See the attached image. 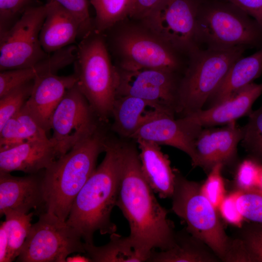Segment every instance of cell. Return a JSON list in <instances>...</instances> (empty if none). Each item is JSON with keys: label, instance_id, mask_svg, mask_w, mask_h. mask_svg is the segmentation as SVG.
<instances>
[{"label": "cell", "instance_id": "cell-21", "mask_svg": "<svg viewBox=\"0 0 262 262\" xmlns=\"http://www.w3.org/2000/svg\"><path fill=\"white\" fill-rule=\"evenodd\" d=\"M175 112L172 109L139 98L117 97L113 108V129L124 137L131 138L143 125L158 115Z\"/></svg>", "mask_w": 262, "mask_h": 262}, {"label": "cell", "instance_id": "cell-10", "mask_svg": "<svg viewBox=\"0 0 262 262\" xmlns=\"http://www.w3.org/2000/svg\"><path fill=\"white\" fill-rule=\"evenodd\" d=\"M46 4H31L7 30L0 33V71L30 66L50 54L43 49L40 32Z\"/></svg>", "mask_w": 262, "mask_h": 262}, {"label": "cell", "instance_id": "cell-25", "mask_svg": "<svg viewBox=\"0 0 262 262\" xmlns=\"http://www.w3.org/2000/svg\"><path fill=\"white\" fill-rule=\"evenodd\" d=\"M47 133L24 106L0 129V150L29 141L48 139Z\"/></svg>", "mask_w": 262, "mask_h": 262}, {"label": "cell", "instance_id": "cell-20", "mask_svg": "<svg viewBox=\"0 0 262 262\" xmlns=\"http://www.w3.org/2000/svg\"><path fill=\"white\" fill-rule=\"evenodd\" d=\"M47 14L39 35L44 50L50 54L72 45L80 38L77 19L54 0H47Z\"/></svg>", "mask_w": 262, "mask_h": 262}, {"label": "cell", "instance_id": "cell-2", "mask_svg": "<svg viewBox=\"0 0 262 262\" xmlns=\"http://www.w3.org/2000/svg\"><path fill=\"white\" fill-rule=\"evenodd\" d=\"M122 147L106 139L104 159L78 194L66 220L86 244H94L96 231L101 235L116 231L111 214L118 195Z\"/></svg>", "mask_w": 262, "mask_h": 262}, {"label": "cell", "instance_id": "cell-37", "mask_svg": "<svg viewBox=\"0 0 262 262\" xmlns=\"http://www.w3.org/2000/svg\"><path fill=\"white\" fill-rule=\"evenodd\" d=\"M237 192L225 196L218 208L223 217L229 223L241 226L244 219L236 204Z\"/></svg>", "mask_w": 262, "mask_h": 262}, {"label": "cell", "instance_id": "cell-18", "mask_svg": "<svg viewBox=\"0 0 262 262\" xmlns=\"http://www.w3.org/2000/svg\"><path fill=\"white\" fill-rule=\"evenodd\" d=\"M45 205L43 173L16 177L0 173V215L9 211L28 213Z\"/></svg>", "mask_w": 262, "mask_h": 262}, {"label": "cell", "instance_id": "cell-16", "mask_svg": "<svg viewBox=\"0 0 262 262\" xmlns=\"http://www.w3.org/2000/svg\"><path fill=\"white\" fill-rule=\"evenodd\" d=\"M262 94V83L253 82L223 101L182 116L187 123L200 128L225 125L251 113L252 106Z\"/></svg>", "mask_w": 262, "mask_h": 262}, {"label": "cell", "instance_id": "cell-29", "mask_svg": "<svg viewBox=\"0 0 262 262\" xmlns=\"http://www.w3.org/2000/svg\"><path fill=\"white\" fill-rule=\"evenodd\" d=\"M248 115L241 142L253 158L262 162V103Z\"/></svg>", "mask_w": 262, "mask_h": 262}, {"label": "cell", "instance_id": "cell-1", "mask_svg": "<svg viewBox=\"0 0 262 262\" xmlns=\"http://www.w3.org/2000/svg\"><path fill=\"white\" fill-rule=\"evenodd\" d=\"M154 192L143 175L137 149L123 145L116 206L129 223V238L150 255L155 248L171 247L175 238L168 211L159 203Z\"/></svg>", "mask_w": 262, "mask_h": 262}, {"label": "cell", "instance_id": "cell-23", "mask_svg": "<svg viewBox=\"0 0 262 262\" xmlns=\"http://www.w3.org/2000/svg\"><path fill=\"white\" fill-rule=\"evenodd\" d=\"M262 74V47L253 54L243 56L231 66L224 79L206 103L208 108L229 98L252 82Z\"/></svg>", "mask_w": 262, "mask_h": 262}, {"label": "cell", "instance_id": "cell-17", "mask_svg": "<svg viewBox=\"0 0 262 262\" xmlns=\"http://www.w3.org/2000/svg\"><path fill=\"white\" fill-rule=\"evenodd\" d=\"M77 82L74 74L58 76L49 73L36 77L25 107L37 123L47 132L55 110L66 91Z\"/></svg>", "mask_w": 262, "mask_h": 262}, {"label": "cell", "instance_id": "cell-22", "mask_svg": "<svg viewBox=\"0 0 262 262\" xmlns=\"http://www.w3.org/2000/svg\"><path fill=\"white\" fill-rule=\"evenodd\" d=\"M136 142L140 150L141 169L146 180L160 197H172L176 172L171 168L168 156L157 144L143 140Z\"/></svg>", "mask_w": 262, "mask_h": 262}, {"label": "cell", "instance_id": "cell-24", "mask_svg": "<svg viewBox=\"0 0 262 262\" xmlns=\"http://www.w3.org/2000/svg\"><path fill=\"white\" fill-rule=\"evenodd\" d=\"M110 235L109 242L102 246L84 243L85 254L90 262H148L150 255L134 246L128 236L123 237L116 232Z\"/></svg>", "mask_w": 262, "mask_h": 262}, {"label": "cell", "instance_id": "cell-39", "mask_svg": "<svg viewBox=\"0 0 262 262\" xmlns=\"http://www.w3.org/2000/svg\"><path fill=\"white\" fill-rule=\"evenodd\" d=\"M254 18L262 27V0H226Z\"/></svg>", "mask_w": 262, "mask_h": 262}, {"label": "cell", "instance_id": "cell-32", "mask_svg": "<svg viewBox=\"0 0 262 262\" xmlns=\"http://www.w3.org/2000/svg\"><path fill=\"white\" fill-rule=\"evenodd\" d=\"M217 163L211 169L204 183L200 187L202 194L215 208L219 207L225 197V187L221 171L223 166Z\"/></svg>", "mask_w": 262, "mask_h": 262}, {"label": "cell", "instance_id": "cell-4", "mask_svg": "<svg viewBox=\"0 0 262 262\" xmlns=\"http://www.w3.org/2000/svg\"><path fill=\"white\" fill-rule=\"evenodd\" d=\"M102 33L94 31L77 46L76 85L99 121L112 115L116 98L117 71L112 63Z\"/></svg>", "mask_w": 262, "mask_h": 262}, {"label": "cell", "instance_id": "cell-14", "mask_svg": "<svg viewBox=\"0 0 262 262\" xmlns=\"http://www.w3.org/2000/svg\"><path fill=\"white\" fill-rule=\"evenodd\" d=\"M242 137L243 127L235 121L221 128L202 129L195 141L193 166L210 170L217 163H229L235 158Z\"/></svg>", "mask_w": 262, "mask_h": 262}, {"label": "cell", "instance_id": "cell-5", "mask_svg": "<svg viewBox=\"0 0 262 262\" xmlns=\"http://www.w3.org/2000/svg\"><path fill=\"white\" fill-rule=\"evenodd\" d=\"M246 49L238 46L230 49L198 48L193 50L180 81L176 112L185 116L202 109Z\"/></svg>", "mask_w": 262, "mask_h": 262}, {"label": "cell", "instance_id": "cell-15", "mask_svg": "<svg viewBox=\"0 0 262 262\" xmlns=\"http://www.w3.org/2000/svg\"><path fill=\"white\" fill-rule=\"evenodd\" d=\"M202 129L186 122L181 117L175 119L173 113H166L145 123L131 138L177 148L186 153L192 162L195 141Z\"/></svg>", "mask_w": 262, "mask_h": 262}, {"label": "cell", "instance_id": "cell-3", "mask_svg": "<svg viewBox=\"0 0 262 262\" xmlns=\"http://www.w3.org/2000/svg\"><path fill=\"white\" fill-rule=\"evenodd\" d=\"M106 138L98 128L44 170L45 212L67 220L76 196L96 169L99 155L104 152Z\"/></svg>", "mask_w": 262, "mask_h": 262}, {"label": "cell", "instance_id": "cell-40", "mask_svg": "<svg viewBox=\"0 0 262 262\" xmlns=\"http://www.w3.org/2000/svg\"><path fill=\"white\" fill-rule=\"evenodd\" d=\"M8 249V235L2 222L0 226V262H7Z\"/></svg>", "mask_w": 262, "mask_h": 262}, {"label": "cell", "instance_id": "cell-19", "mask_svg": "<svg viewBox=\"0 0 262 262\" xmlns=\"http://www.w3.org/2000/svg\"><path fill=\"white\" fill-rule=\"evenodd\" d=\"M56 159L50 139L29 141L0 150V173L17 171L28 174L37 173Z\"/></svg>", "mask_w": 262, "mask_h": 262}, {"label": "cell", "instance_id": "cell-8", "mask_svg": "<svg viewBox=\"0 0 262 262\" xmlns=\"http://www.w3.org/2000/svg\"><path fill=\"white\" fill-rule=\"evenodd\" d=\"M119 68L159 69L182 74L189 55L177 50L142 24L125 27L113 39Z\"/></svg>", "mask_w": 262, "mask_h": 262}, {"label": "cell", "instance_id": "cell-38", "mask_svg": "<svg viewBox=\"0 0 262 262\" xmlns=\"http://www.w3.org/2000/svg\"><path fill=\"white\" fill-rule=\"evenodd\" d=\"M163 0H132L129 17L141 21L148 16Z\"/></svg>", "mask_w": 262, "mask_h": 262}, {"label": "cell", "instance_id": "cell-13", "mask_svg": "<svg viewBox=\"0 0 262 262\" xmlns=\"http://www.w3.org/2000/svg\"><path fill=\"white\" fill-rule=\"evenodd\" d=\"M116 68V97H135L168 107L176 111L180 74L155 68Z\"/></svg>", "mask_w": 262, "mask_h": 262}, {"label": "cell", "instance_id": "cell-7", "mask_svg": "<svg viewBox=\"0 0 262 262\" xmlns=\"http://www.w3.org/2000/svg\"><path fill=\"white\" fill-rule=\"evenodd\" d=\"M172 198V210L185 222L188 232L229 261L234 244L229 241L216 209L202 194L199 185L176 173Z\"/></svg>", "mask_w": 262, "mask_h": 262}, {"label": "cell", "instance_id": "cell-31", "mask_svg": "<svg viewBox=\"0 0 262 262\" xmlns=\"http://www.w3.org/2000/svg\"><path fill=\"white\" fill-rule=\"evenodd\" d=\"M236 204L244 218L262 223V190L254 188L237 191Z\"/></svg>", "mask_w": 262, "mask_h": 262}, {"label": "cell", "instance_id": "cell-30", "mask_svg": "<svg viewBox=\"0 0 262 262\" xmlns=\"http://www.w3.org/2000/svg\"><path fill=\"white\" fill-rule=\"evenodd\" d=\"M34 81L18 86L0 98V129L19 112L29 98Z\"/></svg>", "mask_w": 262, "mask_h": 262}, {"label": "cell", "instance_id": "cell-26", "mask_svg": "<svg viewBox=\"0 0 262 262\" xmlns=\"http://www.w3.org/2000/svg\"><path fill=\"white\" fill-rule=\"evenodd\" d=\"M96 11L94 31L103 33L129 17L132 0H90Z\"/></svg>", "mask_w": 262, "mask_h": 262}, {"label": "cell", "instance_id": "cell-28", "mask_svg": "<svg viewBox=\"0 0 262 262\" xmlns=\"http://www.w3.org/2000/svg\"><path fill=\"white\" fill-rule=\"evenodd\" d=\"M33 213H24L15 211L6 212L3 222L8 238L7 262L13 261L21 250L32 226Z\"/></svg>", "mask_w": 262, "mask_h": 262}, {"label": "cell", "instance_id": "cell-11", "mask_svg": "<svg viewBox=\"0 0 262 262\" xmlns=\"http://www.w3.org/2000/svg\"><path fill=\"white\" fill-rule=\"evenodd\" d=\"M200 0H163L142 24L179 51L189 55L199 48L196 17Z\"/></svg>", "mask_w": 262, "mask_h": 262}, {"label": "cell", "instance_id": "cell-34", "mask_svg": "<svg viewBox=\"0 0 262 262\" xmlns=\"http://www.w3.org/2000/svg\"><path fill=\"white\" fill-rule=\"evenodd\" d=\"M241 242L248 262H262V223L248 227Z\"/></svg>", "mask_w": 262, "mask_h": 262}, {"label": "cell", "instance_id": "cell-27", "mask_svg": "<svg viewBox=\"0 0 262 262\" xmlns=\"http://www.w3.org/2000/svg\"><path fill=\"white\" fill-rule=\"evenodd\" d=\"M215 259L197 248L191 239L175 234L173 246L160 252L152 251L148 262H205Z\"/></svg>", "mask_w": 262, "mask_h": 262}, {"label": "cell", "instance_id": "cell-35", "mask_svg": "<svg viewBox=\"0 0 262 262\" xmlns=\"http://www.w3.org/2000/svg\"><path fill=\"white\" fill-rule=\"evenodd\" d=\"M32 0H0V33L9 28L31 4Z\"/></svg>", "mask_w": 262, "mask_h": 262}, {"label": "cell", "instance_id": "cell-12", "mask_svg": "<svg viewBox=\"0 0 262 262\" xmlns=\"http://www.w3.org/2000/svg\"><path fill=\"white\" fill-rule=\"evenodd\" d=\"M96 118L76 83L66 91L50 118V129L53 133L50 140L57 159L99 128Z\"/></svg>", "mask_w": 262, "mask_h": 262}, {"label": "cell", "instance_id": "cell-6", "mask_svg": "<svg viewBox=\"0 0 262 262\" xmlns=\"http://www.w3.org/2000/svg\"><path fill=\"white\" fill-rule=\"evenodd\" d=\"M199 48L262 47V27L252 17L227 0H200L196 17Z\"/></svg>", "mask_w": 262, "mask_h": 262}, {"label": "cell", "instance_id": "cell-36", "mask_svg": "<svg viewBox=\"0 0 262 262\" xmlns=\"http://www.w3.org/2000/svg\"><path fill=\"white\" fill-rule=\"evenodd\" d=\"M262 166L254 160H244L236 173V183L241 190L258 188Z\"/></svg>", "mask_w": 262, "mask_h": 262}, {"label": "cell", "instance_id": "cell-9", "mask_svg": "<svg viewBox=\"0 0 262 262\" xmlns=\"http://www.w3.org/2000/svg\"><path fill=\"white\" fill-rule=\"evenodd\" d=\"M79 232L56 215L47 212L32 225L16 261L64 262L73 253H85Z\"/></svg>", "mask_w": 262, "mask_h": 262}, {"label": "cell", "instance_id": "cell-33", "mask_svg": "<svg viewBox=\"0 0 262 262\" xmlns=\"http://www.w3.org/2000/svg\"><path fill=\"white\" fill-rule=\"evenodd\" d=\"M73 15L80 24V38L82 39L94 31L90 16L87 0H54Z\"/></svg>", "mask_w": 262, "mask_h": 262}, {"label": "cell", "instance_id": "cell-41", "mask_svg": "<svg viewBox=\"0 0 262 262\" xmlns=\"http://www.w3.org/2000/svg\"><path fill=\"white\" fill-rule=\"evenodd\" d=\"M258 188L262 190V166L261 170Z\"/></svg>", "mask_w": 262, "mask_h": 262}]
</instances>
